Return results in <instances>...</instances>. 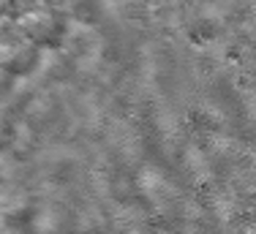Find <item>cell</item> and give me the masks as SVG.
<instances>
[]
</instances>
